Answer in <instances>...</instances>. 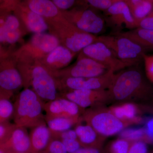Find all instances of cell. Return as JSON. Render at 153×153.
Instances as JSON below:
<instances>
[{
    "label": "cell",
    "mask_w": 153,
    "mask_h": 153,
    "mask_svg": "<svg viewBox=\"0 0 153 153\" xmlns=\"http://www.w3.org/2000/svg\"><path fill=\"white\" fill-rule=\"evenodd\" d=\"M23 81V86L32 89L45 102L59 97L57 79L51 71L39 61H33L32 67L17 65Z\"/></svg>",
    "instance_id": "1"
},
{
    "label": "cell",
    "mask_w": 153,
    "mask_h": 153,
    "mask_svg": "<svg viewBox=\"0 0 153 153\" xmlns=\"http://www.w3.org/2000/svg\"><path fill=\"white\" fill-rule=\"evenodd\" d=\"M45 102L32 89L25 88L14 103V124L32 128L46 123L43 114Z\"/></svg>",
    "instance_id": "2"
},
{
    "label": "cell",
    "mask_w": 153,
    "mask_h": 153,
    "mask_svg": "<svg viewBox=\"0 0 153 153\" xmlns=\"http://www.w3.org/2000/svg\"><path fill=\"white\" fill-rule=\"evenodd\" d=\"M52 34L60 41V45L76 53L90 44L98 41V37L79 30L62 15L58 19L47 22Z\"/></svg>",
    "instance_id": "3"
},
{
    "label": "cell",
    "mask_w": 153,
    "mask_h": 153,
    "mask_svg": "<svg viewBox=\"0 0 153 153\" xmlns=\"http://www.w3.org/2000/svg\"><path fill=\"white\" fill-rule=\"evenodd\" d=\"M109 98L125 101L134 97L141 96L147 92L141 73L135 68L122 70L115 76L107 90Z\"/></svg>",
    "instance_id": "4"
},
{
    "label": "cell",
    "mask_w": 153,
    "mask_h": 153,
    "mask_svg": "<svg viewBox=\"0 0 153 153\" xmlns=\"http://www.w3.org/2000/svg\"><path fill=\"white\" fill-rule=\"evenodd\" d=\"M60 44L59 39L53 34L35 33L28 43L13 54L18 62L39 61Z\"/></svg>",
    "instance_id": "5"
},
{
    "label": "cell",
    "mask_w": 153,
    "mask_h": 153,
    "mask_svg": "<svg viewBox=\"0 0 153 153\" xmlns=\"http://www.w3.org/2000/svg\"><path fill=\"white\" fill-rule=\"evenodd\" d=\"M98 41L108 47L115 56L125 63L133 66L142 60L146 50L128 38L123 36H99Z\"/></svg>",
    "instance_id": "6"
},
{
    "label": "cell",
    "mask_w": 153,
    "mask_h": 153,
    "mask_svg": "<svg viewBox=\"0 0 153 153\" xmlns=\"http://www.w3.org/2000/svg\"><path fill=\"white\" fill-rule=\"evenodd\" d=\"M110 70L107 66L80 53L76 63L70 67L52 72L56 78L97 77Z\"/></svg>",
    "instance_id": "7"
},
{
    "label": "cell",
    "mask_w": 153,
    "mask_h": 153,
    "mask_svg": "<svg viewBox=\"0 0 153 153\" xmlns=\"http://www.w3.org/2000/svg\"><path fill=\"white\" fill-rule=\"evenodd\" d=\"M115 74L110 69L105 74L97 77H66L57 78L59 90H107L114 79Z\"/></svg>",
    "instance_id": "8"
},
{
    "label": "cell",
    "mask_w": 153,
    "mask_h": 153,
    "mask_svg": "<svg viewBox=\"0 0 153 153\" xmlns=\"http://www.w3.org/2000/svg\"><path fill=\"white\" fill-rule=\"evenodd\" d=\"M83 118L87 125L102 136L114 135L120 132L124 127L122 121L110 111L88 110L83 115Z\"/></svg>",
    "instance_id": "9"
},
{
    "label": "cell",
    "mask_w": 153,
    "mask_h": 153,
    "mask_svg": "<svg viewBox=\"0 0 153 153\" xmlns=\"http://www.w3.org/2000/svg\"><path fill=\"white\" fill-rule=\"evenodd\" d=\"M61 11L66 20L83 32L94 35L103 30L104 20L90 9L74 8L69 10Z\"/></svg>",
    "instance_id": "10"
},
{
    "label": "cell",
    "mask_w": 153,
    "mask_h": 153,
    "mask_svg": "<svg viewBox=\"0 0 153 153\" xmlns=\"http://www.w3.org/2000/svg\"><path fill=\"white\" fill-rule=\"evenodd\" d=\"M81 53L107 66L114 72L134 66L119 60L108 47L100 41L94 42L85 47Z\"/></svg>",
    "instance_id": "11"
},
{
    "label": "cell",
    "mask_w": 153,
    "mask_h": 153,
    "mask_svg": "<svg viewBox=\"0 0 153 153\" xmlns=\"http://www.w3.org/2000/svg\"><path fill=\"white\" fill-rule=\"evenodd\" d=\"M22 87V75L17 67L16 59L11 52L0 61V88L14 93Z\"/></svg>",
    "instance_id": "12"
},
{
    "label": "cell",
    "mask_w": 153,
    "mask_h": 153,
    "mask_svg": "<svg viewBox=\"0 0 153 153\" xmlns=\"http://www.w3.org/2000/svg\"><path fill=\"white\" fill-rule=\"evenodd\" d=\"M59 97L74 102L82 109L106 101L109 95L107 90L80 89L63 91Z\"/></svg>",
    "instance_id": "13"
},
{
    "label": "cell",
    "mask_w": 153,
    "mask_h": 153,
    "mask_svg": "<svg viewBox=\"0 0 153 153\" xmlns=\"http://www.w3.org/2000/svg\"><path fill=\"white\" fill-rule=\"evenodd\" d=\"M105 12L108 23L114 27L118 28L125 27L131 30L138 28L137 24L124 0H119Z\"/></svg>",
    "instance_id": "14"
},
{
    "label": "cell",
    "mask_w": 153,
    "mask_h": 153,
    "mask_svg": "<svg viewBox=\"0 0 153 153\" xmlns=\"http://www.w3.org/2000/svg\"><path fill=\"white\" fill-rule=\"evenodd\" d=\"M14 12L26 29L34 34L45 33L49 29L45 19L30 10L25 3L19 2Z\"/></svg>",
    "instance_id": "15"
},
{
    "label": "cell",
    "mask_w": 153,
    "mask_h": 153,
    "mask_svg": "<svg viewBox=\"0 0 153 153\" xmlns=\"http://www.w3.org/2000/svg\"><path fill=\"white\" fill-rule=\"evenodd\" d=\"M81 109L78 105L66 98L59 97L45 102V117H79Z\"/></svg>",
    "instance_id": "16"
},
{
    "label": "cell",
    "mask_w": 153,
    "mask_h": 153,
    "mask_svg": "<svg viewBox=\"0 0 153 153\" xmlns=\"http://www.w3.org/2000/svg\"><path fill=\"white\" fill-rule=\"evenodd\" d=\"M76 54L60 44L38 61L52 73L68 66Z\"/></svg>",
    "instance_id": "17"
},
{
    "label": "cell",
    "mask_w": 153,
    "mask_h": 153,
    "mask_svg": "<svg viewBox=\"0 0 153 153\" xmlns=\"http://www.w3.org/2000/svg\"><path fill=\"white\" fill-rule=\"evenodd\" d=\"M4 143L10 152L31 153L30 135L25 128L16 126Z\"/></svg>",
    "instance_id": "18"
},
{
    "label": "cell",
    "mask_w": 153,
    "mask_h": 153,
    "mask_svg": "<svg viewBox=\"0 0 153 153\" xmlns=\"http://www.w3.org/2000/svg\"><path fill=\"white\" fill-rule=\"evenodd\" d=\"M29 135L31 153L43 152L52 140L51 131L46 123L31 128Z\"/></svg>",
    "instance_id": "19"
},
{
    "label": "cell",
    "mask_w": 153,
    "mask_h": 153,
    "mask_svg": "<svg viewBox=\"0 0 153 153\" xmlns=\"http://www.w3.org/2000/svg\"><path fill=\"white\" fill-rule=\"evenodd\" d=\"M25 4L31 11L43 17L46 22L58 19L62 15L52 1L31 0Z\"/></svg>",
    "instance_id": "20"
},
{
    "label": "cell",
    "mask_w": 153,
    "mask_h": 153,
    "mask_svg": "<svg viewBox=\"0 0 153 153\" xmlns=\"http://www.w3.org/2000/svg\"><path fill=\"white\" fill-rule=\"evenodd\" d=\"M114 35L128 38L146 50H153V30L137 28L126 32H117Z\"/></svg>",
    "instance_id": "21"
},
{
    "label": "cell",
    "mask_w": 153,
    "mask_h": 153,
    "mask_svg": "<svg viewBox=\"0 0 153 153\" xmlns=\"http://www.w3.org/2000/svg\"><path fill=\"white\" fill-rule=\"evenodd\" d=\"M137 24L153 10V0H124Z\"/></svg>",
    "instance_id": "22"
},
{
    "label": "cell",
    "mask_w": 153,
    "mask_h": 153,
    "mask_svg": "<svg viewBox=\"0 0 153 153\" xmlns=\"http://www.w3.org/2000/svg\"><path fill=\"white\" fill-rule=\"evenodd\" d=\"M74 131L82 147L98 149L100 146L97 141L98 134L91 126L79 125L76 126Z\"/></svg>",
    "instance_id": "23"
},
{
    "label": "cell",
    "mask_w": 153,
    "mask_h": 153,
    "mask_svg": "<svg viewBox=\"0 0 153 153\" xmlns=\"http://www.w3.org/2000/svg\"><path fill=\"white\" fill-rule=\"evenodd\" d=\"M47 126L52 132H61L70 129L81 120L80 117H45Z\"/></svg>",
    "instance_id": "24"
},
{
    "label": "cell",
    "mask_w": 153,
    "mask_h": 153,
    "mask_svg": "<svg viewBox=\"0 0 153 153\" xmlns=\"http://www.w3.org/2000/svg\"><path fill=\"white\" fill-rule=\"evenodd\" d=\"M111 112L121 121L132 120L136 118V107L130 103L116 106L111 109Z\"/></svg>",
    "instance_id": "25"
},
{
    "label": "cell",
    "mask_w": 153,
    "mask_h": 153,
    "mask_svg": "<svg viewBox=\"0 0 153 153\" xmlns=\"http://www.w3.org/2000/svg\"><path fill=\"white\" fill-rule=\"evenodd\" d=\"M14 114V103L10 99L0 100V124L10 122Z\"/></svg>",
    "instance_id": "26"
},
{
    "label": "cell",
    "mask_w": 153,
    "mask_h": 153,
    "mask_svg": "<svg viewBox=\"0 0 153 153\" xmlns=\"http://www.w3.org/2000/svg\"><path fill=\"white\" fill-rule=\"evenodd\" d=\"M120 133L121 139L128 142L140 141L144 139L145 133L143 128H128L123 129Z\"/></svg>",
    "instance_id": "27"
},
{
    "label": "cell",
    "mask_w": 153,
    "mask_h": 153,
    "mask_svg": "<svg viewBox=\"0 0 153 153\" xmlns=\"http://www.w3.org/2000/svg\"><path fill=\"white\" fill-rule=\"evenodd\" d=\"M119 0H87L82 1L81 5H86L101 10H107Z\"/></svg>",
    "instance_id": "28"
},
{
    "label": "cell",
    "mask_w": 153,
    "mask_h": 153,
    "mask_svg": "<svg viewBox=\"0 0 153 153\" xmlns=\"http://www.w3.org/2000/svg\"><path fill=\"white\" fill-rule=\"evenodd\" d=\"M130 146L128 141L120 139L115 141L111 145L109 153H128Z\"/></svg>",
    "instance_id": "29"
},
{
    "label": "cell",
    "mask_w": 153,
    "mask_h": 153,
    "mask_svg": "<svg viewBox=\"0 0 153 153\" xmlns=\"http://www.w3.org/2000/svg\"><path fill=\"white\" fill-rule=\"evenodd\" d=\"M41 153H68L60 141L52 139L47 149Z\"/></svg>",
    "instance_id": "30"
},
{
    "label": "cell",
    "mask_w": 153,
    "mask_h": 153,
    "mask_svg": "<svg viewBox=\"0 0 153 153\" xmlns=\"http://www.w3.org/2000/svg\"><path fill=\"white\" fill-rule=\"evenodd\" d=\"M146 74L149 79L153 82V55L145 54L143 56Z\"/></svg>",
    "instance_id": "31"
},
{
    "label": "cell",
    "mask_w": 153,
    "mask_h": 153,
    "mask_svg": "<svg viewBox=\"0 0 153 153\" xmlns=\"http://www.w3.org/2000/svg\"><path fill=\"white\" fill-rule=\"evenodd\" d=\"M16 125L10 123L0 124V142H4L8 138Z\"/></svg>",
    "instance_id": "32"
},
{
    "label": "cell",
    "mask_w": 153,
    "mask_h": 153,
    "mask_svg": "<svg viewBox=\"0 0 153 153\" xmlns=\"http://www.w3.org/2000/svg\"><path fill=\"white\" fill-rule=\"evenodd\" d=\"M68 153H72L82 147L77 140H65L60 141Z\"/></svg>",
    "instance_id": "33"
},
{
    "label": "cell",
    "mask_w": 153,
    "mask_h": 153,
    "mask_svg": "<svg viewBox=\"0 0 153 153\" xmlns=\"http://www.w3.org/2000/svg\"><path fill=\"white\" fill-rule=\"evenodd\" d=\"M147 146L143 141H138L133 143L130 146L128 153H147Z\"/></svg>",
    "instance_id": "34"
},
{
    "label": "cell",
    "mask_w": 153,
    "mask_h": 153,
    "mask_svg": "<svg viewBox=\"0 0 153 153\" xmlns=\"http://www.w3.org/2000/svg\"><path fill=\"white\" fill-rule=\"evenodd\" d=\"M52 1L57 8L62 11L68 10L77 3L74 0H53Z\"/></svg>",
    "instance_id": "35"
},
{
    "label": "cell",
    "mask_w": 153,
    "mask_h": 153,
    "mask_svg": "<svg viewBox=\"0 0 153 153\" xmlns=\"http://www.w3.org/2000/svg\"><path fill=\"white\" fill-rule=\"evenodd\" d=\"M138 28L153 30V10L146 18L139 22Z\"/></svg>",
    "instance_id": "36"
},
{
    "label": "cell",
    "mask_w": 153,
    "mask_h": 153,
    "mask_svg": "<svg viewBox=\"0 0 153 153\" xmlns=\"http://www.w3.org/2000/svg\"><path fill=\"white\" fill-rule=\"evenodd\" d=\"M144 128L145 140L148 142L153 143V118L148 121Z\"/></svg>",
    "instance_id": "37"
},
{
    "label": "cell",
    "mask_w": 153,
    "mask_h": 153,
    "mask_svg": "<svg viewBox=\"0 0 153 153\" xmlns=\"http://www.w3.org/2000/svg\"><path fill=\"white\" fill-rule=\"evenodd\" d=\"M72 153H100V152L95 148L82 147Z\"/></svg>",
    "instance_id": "38"
},
{
    "label": "cell",
    "mask_w": 153,
    "mask_h": 153,
    "mask_svg": "<svg viewBox=\"0 0 153 153\" xmlns=\"http://www.w3.org/2000/svg\"><path fill=\"white\" fill-rule=\"evenodd\" d=\"M13 93L3 90L0 88V100L10 99L13 95Z\"/></svg>",
    "instance_id": "39"
},
{
    "label": "cell",
    "mask_w": 153,
    "mask_h": 153,
    "mask_svg": "<svg viewBox=\"0 0 153 153\" xmlns=\"http://www.w3.org/2000/svg\"><path fill=\"white\" fill-rule=\"evenodd\" d=\"M9 50H6L2 47L1 44L0 43V61L7 57L11 53Z\"/></svg>",
    "instance_id": "40"
},
{
    "label": "cell",
    "mask_w": 153,
    "mask_h": 153,
    "mask_svg": "<svg viewBox=\"0 0 153 153\" xmlns=\"http://www.w3.org/2000/svg\"><path fill=\"white\" fill-rule=\"evenodd\" d=\"M11 152L8 150L4 142H0V153H9Z\"/></svg>",
    "instance_id": "41"
},
{
    "label": "cell",
    "mask_w": 153,
    "mask_h": 153,
    "mask_svg": "<svg viewBox=\"0 0 153 153\" xmlns=\"http://www.w3.org/2000/svg\"><path fill=\"white\" fill-rule=\"evenodd\" d=\"M9 153H16V152H11Z\"/></svg>",
    "instance_id": "42"
},
{
    "label": "cell",
    "mask_w": 153,
    "mask_h": 153,
    "mask_svg": "<svg viewBox=\"0 0 153 153\" xmlns=\"http://www.w3.org/2000/svg\"></svg>",
    "instance_id": "43"
}]
</instances>
